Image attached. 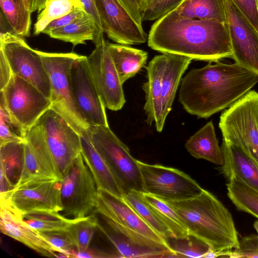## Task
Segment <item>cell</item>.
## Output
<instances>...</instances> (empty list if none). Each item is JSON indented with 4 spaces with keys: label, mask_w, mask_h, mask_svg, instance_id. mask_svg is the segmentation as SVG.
Masks as SVG:
<instances>
[{
    "label": "cell",
    "mask_w": 258,
    "mask_h": 258,
    "mask_svg": "<svg viewBox=\"0 0 258 258\" xmlns=\"http://www.w3.org/2000/svg\"><path fill=\"white\" fill-rule=\"evenodd\" d=\"M35 50L49 76L50 109L64 118L80 136L87 135L91 125L75 100L71 79L72 67L81 55L74 52L50 53Z\"/></svg>",
    "instance_id": "277c9868"
},
{
    "label": "cell",
    "mask_w": 258,
    "mask_h": 258,
    "mask_svg": "<svg viewBox=\"0 0 258 258\" xmlns=\"http://www.w3.org/2000/svg\"><path fill=\"white\" fill-rule=\"evenodd\" d=\"M209 62L182 79L179 101L189 113L208 118L240 99L258 82V75L236 62Z\"/></svg>",
    "instance_id": "6da1fadb"
},
{
    "label": "cell",
    "mask_w": 258,
    "mask_h": 258,
    "mask_svg": "<svg viewBox=\"0 0 258 258\" xmlns=\"http://www.w3.org/2000/svg\"><path fill=\"white\" fill-rule=\"evenodd\" d=\"M165 62V54L154 56L145 67L147 81L143 85L145 93L144 110L148 123H155L156 130L161 132L165 122L161 116L162 82Z\"/></svg>",
    "instance_id": "44dd1931"
},
{
    "label": "cell",
    "mask_w": 258,
    "mask_h": 258,
    "mask_svg": "<svg viewBox=\"0 0 258 258\" xmlns=\"http://www.w3.org/2000/svg\"><path fill=\"white\" fill-rule=\"evenodd\" d=\"M103 33L94 19L87 14L70 24L51 30L47 35L74 46L86 44L88 40L92 41L96 46L104 39Z\"/></svg>",
    "instance_id": "d4e9b609"
},
{
    "label": "cell",
    "mask_w": 258,
    "mask_h": 258,
    "mask_svg": "<svg viewBox=\"0 0 258 258\" xmlns=\"http://www.w3.org/2000/svg\"><path fill=\"white\" fill-rule=\"evenodd\" d=\"M0 107L5 110L23 138L51 108L50 99L32 85L13 74L5 87L0 90Z\"/></svg>",
    "instance_id": "5b68a950"
},
{
    "label": "cell",
    "mask_w": 258,
    "mask_h": 258,
    "mask_svg": "<svg viewBox=\"0 0 258 258\" xmlns=\"http://www.w3.org/2000/svg\"><path fill=\"white\" fill-rule=\"evenodd\" d=\"M253 227L255 229L258 235V221H256L254 222L253 224Z\"/></svg>",
    "instance_id": "f907efd6"
},
{
    "label": "cell",
    "mask_w": 258,
    "mask_h": 258,
    "mask_svg": "<svg viewBox=\"0 0 258 258\" xmlns=\"http://www.w3.org/2000/svg\"><path fill=\"white\" fill-rule=\"evenodd\" d=\"M166 242L179 257H204L211 250L206 243L191 235L182 238L169 237Z\"/></svg>",
    "instance_id": "d590c367"
},
{
    "label": "cell",
    "mask_w": 258,
    "mask_h": 258,
    "mask_svg": "<svg viewBox=\"0 0 258 258\" xmlns=\"http://www.w3.org/2000/svg\"><path fill=\"white\" fill-rule=\"evenodd\" d=\"M215 257L258 258V235H251L242 237L239 240L237 248L231 250L215 252Z\"/></svg>",
    "instance_id": "f35d334b"
},
{
    "label": "cell",
    "mask_w": 258,
    "mask_h": 258,
    "mask_svg": "<svg viewBox=\"0 0 258 258\" xmlns=\"http://www.w3.org/2000/svg\"><path fill=\"white\" fill-rule=\"evenodd\" d=\"M185 147L196 159H205L220 166L224 163L223 152L218 144L212 121L191 136L186 141Z\"/></svg>",
    "instance_id": "484cf974"
},
{
    "label": "cell",
    "mask_w": 258,
    "mask_h": 258,
    "mask_svg": "<svg viewBox=\"0 0 258 258\" xmlns=\"http://www.w3.org/2000/svg\"><path fill=\"white\" fill-rule=\"evenodd\" d=\"M123 198L150 228L166 241L170 235L168 229L150 209L141 191L129 190Z\"/></svg>",
    "instance_id": "e575fe53"
},
{
    "label": "cell",
    "mask_w": 258,
    "mask_h": 258,
    "mask_svg": "<svg viewBox=\"0 0 258 258\" xmlns=\"http://www.w3.org/2000/svg\"><path fill=\"white\" fill-rule=\"evenodd\" d=\"M24 140V138L19 135L5 110L0 107V146Z\"/></svg>",
    "instance_id": "60d3db41"
},
{
    "label": "cell",
    "mask_w": 258,
    "mask_h": 258,
    "mask_svg": "<svg viewBox=\"0 0 258 258\" xmlns=\"http://www.w3.org/2000/svg\"><path fill=\"white\" fill-rule=\"evenodd\" d=\"M81 153L95 180L98 190L123 198L125 191L111 169L93 146L88 134L81 136Z\"/></svg>",
    "instance_id": "603a6c76"
},
{
    "label": "cell",
    "mask_w": 258,
    "mask_h": 258,
    "mask_svg": "<svg viewBox=\"0 0 258 258\" xmlns=\"http://www.w3.org/2000/svg\"><path fill=\"white\" fill-rule=\"evenodd\" d=\"M104 39L87 56L89 71L97 90L108 109L117 111L125 103L122 83Z\"/></svg>",
    "instance_id": "5bb4252c"
},
{
    "label": "cell",
    "mask_w": 258,
    "mask_h": 258,
    "mask_svg": "<svg viewBox=\"0 0 258 258\" xmlns=\"http://www.w3.org/2000/svg\"><path fill=\"white\" fill-rule=\"evenodd\" d=\"M93 213L101 214L122 226L168 246L166 241L150 228L123 198L116 197L104 190H98L97 204Z\"/></svg>",
    "instance_id": "ffe728a7"
},
{
    "label": "cell",
    "mask_w": 258,
    "mask_h": 258,
    "mask_svg": "<svg viewBox=\"0 0 258 258\" xmlns=\"http://www.w3.org/2000/svg\"><path fill=\"white\" fill-rule=\"evenodd\" d=\"M141 193L152 211L168 229L169 237L182 238L189 235L178 214L167 201L146 192Z\"/></svg>",
    "instance_id": "f1b7e54d"
},
{
    "label": "cell",
    "mask_w": 258,
    "mask_h": 258,
    "mask_svg": "<svg viewBox=\"0 0 258 258\" xmlns=\"http://www.w3.org/2000/svg\"><path fill=\"white\" fill-rule=\"evenodd\" d=\"M0 50L13 75L26 81L50 99V84L47 70L40 56L23 37L13 31L1 30Z\"/></svg>",
    "instance_id": "9c48e42d"
},
{
    "label": "cell",
    "mask_w": 258,
    "mask_h": 258,
    "mask_svg": "<svg viewBox=\"0 0 258 258\" xmlns=\"http://www.w3.org/2000/svg\"><path fill=\"white\" fill-rule=\"evenodd\" d=\"M165 54V62L162 82V120L172 109V104L182 75L191 63L190 57L173 53Z\"/></svg>",
    "instance_id": "cb8c5ba5"
},
{
    "label": "cell",
    "mask_w": 258,
    "mask_h": 258,
    "mask_svg": "<svg viewBox=\"0 0 258 258\" xmlns=\"http://www.w3.org/2000/svg\"><path fill=\"white\" fill-rule=\"evenodd\" d=\"M0 230L46 257H57L58 252L23 219L22 214L7 202H1Z\"/></svg>",
    "instance_id": "d6986e66"
},
{
    "label": "cell",
    "mask_w": 258,
    "mask_h": 258,
    "mask_svg": "<svg viewBox=\"0 0 258 258\" xmlns=\"http://www.w3.org/2000/svg\"><path fill=\"white\" fill-rule=\"evenodd\" d=\"M87 14L86 11L83 10L73 11L51 22L44 29L42 33L47 34L51 30L70 24L82 18Z\"/></svg>",
    "instance_id": "7bdbcfd3"
},
{
    "label": "cell",
    "mask_w": 258,
    "mask_h": 258,
    "mask_svg": "<svg viewBox=\"0 0 258 258\" xmlns=\"http://www.w3.org/2000/svg\"><path fill=\"white\" fill-rule=\"evenodd\" d=\"M167 202L178 214L189 234L206 243L211 250L220 252L238 247L232 216L212 193L204 189L193 198Z\"/></svg>",
    "instance_id": "3957f363"
},
{
    "label": "cell",
    "mask_w": 258,
    "mask_h": 258,
    "mask_svg": "<svg viewBox=\"0 0 258 258\" xmlns=\"http://www.w3.org/2000/svg\"><path fill=\"white\" fill-rule=\"evenodd\" d=\"M37 232L56 249L57 257H72L73 252L77 249L75 241L68 230Z\"/></svg>",
    "instance_id": "74e56055"
},
{
    "label": "cell",
    "mask_w": 258,
    "mask_h": 258,
    "mask_svg": "<svg viewBox=\"0 0 258 258\" xmlns=\"http://www.w3.org/2000/svg\"><path fill=\"white\" fill-rule=\"evenodd\" d=\"M86 12L95 20L98 27L102 30L99 15L98 14L94 0H81ZM104 32V31H103Z\"/></svg>",
    "instance_id": "7dc6e473"
},
{
    "label": "cell",
    "mask_w": 258,
    "mask_h": 258,
    "mask_svg": "<svg viewBox=\"0 0 258 258\" xmlns=\"http://www.w3.org/2000/svg\"><path fill=\"white\" fill-rule=\"evenodd\" d=\"M12 75L9 63L3 51L0 50V90L5 87Z\"/></svg>",
    "instance_id": "ee69618b"
},
{
    "label": "cell",
    "mask_w": 258,
    "mask_h": 258,
    "mask_svg": "<svg viewBox=\"0 0 258 258\" xmlns=\"http://www.w3.org/2000/svg\"><path fill=\"white\" fill-rule=\"evenodd\" d=\"M96 228V220L94 214L74 219L68 230L75 241L76 250L84 249L89 247Z\"/></svg>",
    "instance_id": "8d00e7d4"
},
{
    "label": "cell",
    "mask_w": 258,
    "mask_h": 258,
    "mask_svg": "<svg viewBox=\"0 0 258 258\" xmlns=\"http://www.w3.org/2000/svg\"><path fill=\"white\" fill-rule=\"evenodd\" d=\"M79 10L85 11L81 0H47L34 24V34L42 33L51 22Z\"/></svg>",
    "instance_id": "1f68e13d"
},
{
    "label": "cell",
    "mask_w": 258,
    "mask_h": 258,
    "mask_svg": "<svg viewBox=\"0 0 258 258\" xmlns=\"http://www.w3.org/2000/svg\"><path fill=\"white\" fill-rule=\"evenodd\" d=\"M31 13L37 11L39 13L44 8L47 0H30Z\"/></svg>",
    "instance_id": "c3c4849f"
},
{
    "label": "cell",
    "mask_w": 258,
    "mask_h": 258,
    "mask_svg": "<svg viewBox=\"0 0 258 258\" xmlns=\"http://www.w3.org/2000/svg\"><path fill=\"white\" fill-rule=\"evenodd\" d=\"M62 179L39 181L15 187L8 199L9 203L22 215L37 211L61 212Z\"/></svg>",
    "instance_id": "ac0fdd59"
},
{
    "label": "cell",
    "mask_w": 258,
    "mask_h": 258,
    "mask_svg": "<svg viewBox=\"0 0 258 258\" xmlns=\"http://www.w3.org/2000/svg\"><path fill=\"white\" fill-rule=\"evenodd\" d=\"M22 216L31 227L40 232L68 230L74 220L53 211H37Z\"/></svg>",
    "instance_id": "836d02e7"
},
{
    "label": "cell",
    "mask_w": 258,
    "mask_h": 258,
    "mask_svg": "<svg viewBox=\"0 0 258 258\" xmlns=\"http://www.w3.org/2000/svg\"><path fill=\"white\" fill-rule=\"evenodd\" d=\"M75 100L86 119L91 125L109 126L105 106L92 78L87 56L80 55L71 71Z\"/></svg>",
    "instance_id": "e0dca14e"
},
{
    "label": "cell",
    "mask_w": 258,
    "mask_h": 258,
    "mask_svg": "<svg viewBox=\"0 0 258 258\" xmlns=\"http://www.w3.org/2000/svg\"><path fill=\"white\" fill-rule=\"evenodd\" d=\"M172 11L181 18L226 22L224 0H184Z\"/></svg>",
    "instance_id": "83f0119b"
},
{
    "label": "cell",
    "mask_w": 258,
    "mask_h": 258,
    "mask_svg": "<svg viewBox=\"0 0 258 258\" xmlns=\"http://www.w3.org/2000/svg\"><path fill=\"white\" fill-rule=\"evenodd\" d=\"M107 45L122 84L145 67L148 59L146 51L128 45L108 41Z\"/></svg>",
    "instance_id": "4316f807"
},
{
    "label": "cell",
    "mask_w": 258,
    "mask_h": 258,
    "mask_svg": "<svg viewBox=\"0 0 258 258\" xmlns=\"http://www.w3.org/2000/svg\"><path fill=\"white\" fill-rule=\"evenodd\" d=\"M115 255L98 250H93L89 248L81 250H76L72 254V257L79 258H105L116 257Z\"/></svg>",
    "instance_id": "f6af8a7d"
},
{
    "label": "cell",
    "mask_w": 258,
    "mask_h": 258,
    "mask_svg": "<svg viewBox=\"0 0 258 258\" xmlns=\"http://www.w3.org/2000/svg\"><path fill=\"white\" fill-rule=\"evenodd\" d=\"M156 0H142L141 7H140V10L142 13L145 11L146 8L149 6L152 3H153L154 1Z\"/></svg>",
    "instance_id": "681fc988"
},
{
    "label": "cell",
    "mask_w": 258,
    "mask_h": 258,
    "mask_svg": "<svg viewBox=\"0 0 258 258\" xmlns=\"http://www.w3.org/2000/svg\"><path fill=\"white\" fill-rule=\"evenodd\" d=\"M235 62L258 75V33L231 0H224Z\"/></svg>",
    "instance_id": "9a60e30c"
},
{
    "label": "cell",
    "mask_w": 258,
    "mask_h": 258,
    "mask_svg": "<svg viewBox=\"0 0 258 258\" xmlns=\"http://www.w3.org/2000/svg\"><path fill=\"white\" fill-rule=\"evenodd\" d=\"M45 139L62 178L81 153V136L59 114L51 109L38 120Z\"/></svg>",
    "instance_id": "7c38bea8"
},
{
    "label": "cell",
    "mask_w": 258,
    "mask_h": 258,
    "mask_svg": "<svg viewBox=\"0 0 258 258\" xmlns=\"http://www.w3.org/2000/svg\"><path fill=\"white\" fill-rule=\"evenodd\" d=\"M145 192L166 201H179L200 195L203 188L190 176L177 169L137 160Z\"/></svg>",
    "instance_id": "30bf717a"
},
{
    "label": "cell",
    "mask_w": 258,
    "mask_h": 258,
    "mask_svg": "<svg viewBox=\"0 0 258 258\" xmlns=\"http://www.w3.org/2000/svg\"><path fill=\"white\" fill-rule=\"evenodd\" d=\"M223 140L246 151L258 164V93L250 90L220 117Z\"/></svg>",
    "instance_id": "8992f818"
},
{
    "label": "cell",
    "mask_w": 258,
    "mask_h": 258,
    "mask_svg": "<svg viewBox=\"0 0 258 258\" xmlns=\"http://www.w3.org/2000/svg\"><path fill=\"white\" fill-rule=\"evenodd\" d=\"M26 4L28 8V9L30 10V0H25Z\"/></svg>",
    "instance_id": "816d5d0a"
},
{
    "label": "cell",
    "mask_w": 258,
    "mask_h": 258,
    "mask_svg": "<svg viewBox=\"0 0 258 258\" xmlns=\"http://www.w3.org/2000/svg\"><path fill=\"white\" fill-rule=\"evenodd\" d=\"M102 29L117 43L130 45L146 42L147 35L119 0H94Z\"/></svg>",
    "instance_id": "2e32d148"
},
{
    "label": "cell",
    "mask_w": 258,
    "mask_h": 258,
    "mask_svg": "<svg viewBox=\"0 0 258 258\" xmlns=\"http://www.w3.org/2000/svg\"><path fill=\"white\" fill-rule=\"evenodd\" d=\"M258 33V0H231Z\"/></svg>",
    "instance_id": "b9f144b4"
},
{
    "label": "cell",
    "mask_w": 258,
    "mask_h": 258,
    "mask_svg": "<svg viewBox=\"0 0 258 258\" xmlns=\"http://www.w3.org/2000/svg\"><path fill=\"white\" fill-rule=\"evenodd\" d=\"M22 171L15 187L39 181L62 179L39 121L24 138Z\"/></svg>",
    "instance_id": "4fadbf2b"
},
{
    "label": "cell",
    "mask_w": 258,
    "mask_h": 258,
    "mask_svg": "<svg viewBox=\"0 0 258 258\" xmlns=\"http://www.w3.org/2000/svg\"><path fill=\"white\" fill-rule=\"evenodd\" d=\"M94 215L96 220L97 228L115 246L121 257H170L175 253L163 243L149 238L100 214L102 219L101 222Z\"/></svg>",
    "instance_id": "8fae6325"
},
{
    "label": "cell",
    "mask_w": 258,
    "mask_h": 258,
    "mask_svg": "<svg viewBox=\"0 0 258 258\" xmlns=\"http://www.w3.org/2000/svg\"><path fill=\"white\" fill-rule=\"evenodd\" d=\"M224 163L221 172L228 179L235 177L258 190V164L240 147L223 140Z\"/></svg>",
    "instance_id": "7402d4cb"
},
{
    "label": "cell",
    "mask_w": 258,
    "mask_h": 258,
    "mask_svg": "<svg viewBox=\"0 0 258 258\" xmlns=\"http://www.w3.org/2000/svg\"><path fill=\"white\" fill-rule=\"evenodd\" d=\"M88 135L107 163L125 193L131 190L145 192L137 160L109 126L91 125Z\"/></svg>",
    "instance_id": "52a82bcc"
},
{
    "label": "cell",
    "mask_w": 258,
    "mask_h": 258,
    "mask_svg": "<svg viewBox=\"0 0 258 258\" xmlns=\"http://www.w3.org/2000/svg\"><path fill=\"white\" fill-rule=\"evenodd\" d=\"M184 0H156L142 13L143 21L156 20L175 9Z\"/></svg>",
    "instance_id": "ab89813d"
},
{
    "label": "cell",
    "mask_w": 258,
    "mask_h": 258,
    "mask_svg": "<svg viewBox=\"0 0 258 258\" xmlns=\"http://www.w3.org/2000/svg\"><path fill=\"white\" fill-rule=\"evenodd\" d=\"M25 140L0 146L1 172L15 186L20 178L23 163Z\"/></svg>",
    "instance_id": "d6a6232c"
},
{
    "label": "cell",
    "mask_w": 258,
    "mask_h": 258,
    "mask_svg": "<svg viewBox=\"0 0 258 258\" xmlns=\"http://www.w3.org/2000/svg\"><path fill=\"white\" fill-rule=\"evenodd\" d=\"M136 22L142 26V14L136 0H119Z\"/></svg>",
    "instance_id": "bcb514c9"
},
{
    "label": "cell",
    "mask_w": 258,
    "mask_h": 258,
    "mask_svg": "<svg viewBox=\"0 0 258 258\" xmlns=\"http://www.w3.org/2000/svg\"><path fill=\"white\" fill-rule=\"evenodd\" d=\"M227 195L240 211L258 219V190L235 177L228 179Z\"/></svg>",
    "instance_id": "f546056e"
},
{
    "label": "cell",
    "mask_w": 258,
    "mask_h": 258,
    "mask_svg": "<svg viewBox=\"0 0 258 258\" xmlns=\"http://www.w3.org/2000/svg\"><path fill=\"white\" fill-rule=\"evenodd\" d=\"M139 7H140H140H141V3H142V0H136Z\"/></svg>",
    "instance_id": "f5cc1de1"
},
{
    "label": "cell",
    "mask_w": 258,
    "mask_h": 258,
    "mask_svg": "<svg viewBox=\"0 0 258 258\" xmlns=\"http://www.w3.org/2000/svg\"><path fill=\"white\" fill-rule=\"evenodd\" d=\"M147 40L148 46L154 50L192 59L216 62L233 55L225 23L181 18L173 11L156 20Z\"/></svg>",
    "instance_id": "7a4b0ae2"
},
{
    "label": "cell",
    "mask_w": 258,
    "mask_h": 258,
    "mask_svg": "<svg viewBox=\"0 0 258 258\" xmlns=\"http://www.w3.org/2000/svg\"><path fill=\"white\" fill-rule=\"evenodd\" d=\"M60 194L64 217L81 218L94 210L98 189L82 153L63 173Z\"/></svg>",
    "instance_id": "ba28073f"
},
{
    "label": "cell",
    "mask_w": 258,
    "mask_h": 258,
    "mask_svg": "<svg viewBox=\"0 0 258 258\" xmlns=\"http://www.w3.org/2000/svg\"><path fill=\"white\" fill-rule=\"evenodd\" d=\"M0 6L2 12L12 30L22 37H28L32 13L25 0H0Z\"/></svg>",
    "instance_id": "4dcf8cb0"
}]
</instances>
